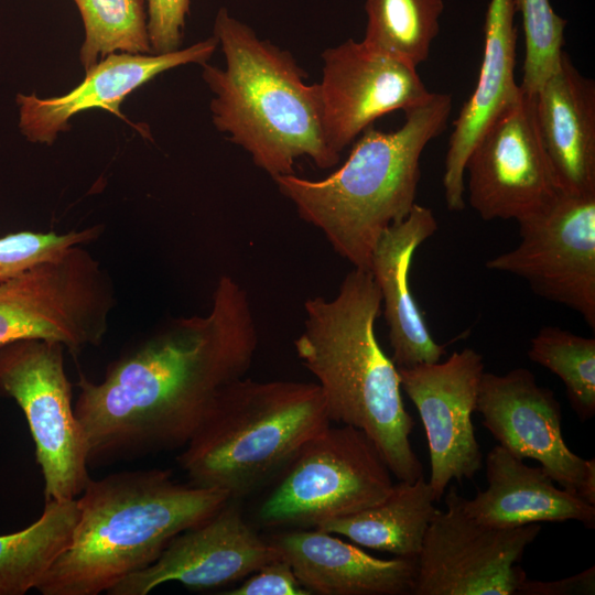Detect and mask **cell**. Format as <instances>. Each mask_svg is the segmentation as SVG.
I'll return each mask as SVG.
<instances>
[{"label":"cell","mask_w":595,"mask_h":595,"mask_svg":"<svg viewBox=\"0 0 595 595\" xmlns=\"http://www.w3.org/2000/svg\"><path fill=\"white\" fill-rule=\"evenodd\" d=\"M205 315L180 317L112 361L79 375L74 404L88 464L185 446L218 392L245 377L258 331L247 291L221 275Z\"/></svg>","instance_id":"cell-1"},{"label":"cell","mask_w":595,"mask_h":595,"mask_svg":"<svg viewBox=\"0 0 595 595\" xmlns=\"http://www.w3.org/2000/svg\"><path fill=\"white\" fill-rule=\"evenodd\" d=\"M381 304L372 273L354 268L335 298L305 301L294 347L318 380L329 421L363 430L391 474L413 482L423 467L410 443L414 422L402 401L398 368L376 338Z\"/></svg>","instance_id":"cell-2"},{"label":"cell","mask_w":595,"mask_h":595,"mask_svg":"<svg viewBox=\"0 0 595 595\" xmlns=\"http://www.w3.org/2000/svg\"><path fill=\"white\" fill-rule=\"evenodd\" d=\"M231 497L175 482L170 470L141 469L88 482L68 547L37 586L42 595L108 593L151 565L170 541L206 520Z\"/></svg>","instance_id":"cell-3"},{"label":"cell","mask_w":595,"mask_h":595,"mask_svg":"<svg viewBox=\"0 0 595 595\" xmlns=\"http://www.w3.org/2000/svg\"><path fill=\"white\" fill-rule=\"evenodd\" d=\"M225 66L205 63L202 77L210 91L212 120L272 178L294 173L295 161L309 158L320 169L338 164L326 144L318 84L291 52L260 39L245 22L220 8L214 34Z\"/></svg>","instance_id":"cell-4"},{"label":"cell","mask_w":595,"mask_h":595,"mask_svg":"<svg viewBox=\"0 0 595 595\" xmlns=\"http://www.w3.org/2000/svg\"><path fill=\"white\" fill-rule=\"evenodd\" d=\"M451 111V95L431 93L404 110L398 130L365 129L343 165L325 178L292 173L273 181L300 217L321 230L340 257L354 268L369 270L381 232L415 204L421 154L446 129Z\"/></svg>","instance_id":"cell-5"},{"label":"cell","mask_w":595,"mask_h":595,"mask_svg":"<svg viewBox=\"0 0 595 595\" xmlns=\"http://www.w3.org/2000/svg\"><path fill=\"white\" fill-rule=\"evenodd\" d=\"M329 424L317 383L242 377L218 392L177 461L191 484L235 499L281 473Z\"/></svg>","instance_id":"cell-6"},{"label":"cell","mask_w":595,"mask_h":595,"mask_svg":"<svg viewBox=\"0 0 595 595\" xmlns=\"http://www.w3.org/2000/svg\"><path fill=\"white\" fill-rule=\"evenodd\" d=\"M392 487L375 442L355 426L329 424L281 470L258 518L267 527L316 528L379 504Z\"/></svg>","instance_id":"cell-7"},{"label":"cell","mask_w":595,"mask_h":595,"mask_svg":"<svg viewBox=\"0 0 595 595\" xmlns=\"http://www.w3.org/2000/svg\"><path fill=\"white\" fill-rule=\"evenodd\" d=\"M65 347L22 338L0 345V394L22 409L44 478L45 501L74 499L88 482V452L75 415Z\"/></svg>","instance_id":"cell-8"},{"label":"cell","mask_w":595,"mask_h":595,"mask_svg":"<svg viewBox=\"0 0 595 595\" xmlns=\"http://www.w3.org/2000/svg\"><path fill=\"white\" fill-rule=\"evenodd\" d=\"M520 242L486 261L524 279L539 296L577 312L595 328V194L560 192L521 218Z\"/></svg>","instance_id":"cell-9"},{"label":"cell","mask_w":595,"mask_h":595,"mask_svg":"<svg viewBox=\"0 0 595 595\" xmlns=\"http://www.w3.org/2000/svg\"><path fill=\"white\" fill-rule=\"evenodd\" d=\"M446 510L433 517L418 556L412 595H516L526 572L518 563L541 526L497 528L470 518L452 486Z\"/></svg>","instance_id":"cell-10"},{"label":"cell","mask_w":595,"mask_h":595,"mask_svg":"<svg viewBox=\"0 0 595 595\" xmlns=\"http://www.w3.org/2000/svg\"><path fill=\"white\" fill-rule=\"evenodd\" d=\"M468 201L484 220L521 218L561 191L536 125L533 96L522 89L485 130L464 167Z\"/></svg>","instance_id":"cell-11"},{"label":"cell","mask_w":595,"mask_h":595,"mask_svg":"<svg viewBox=\"0 0 595 595\" xmlns=\"http://www.w3.org/2000/svg\"><path fill=\"white\" fill-rule=\"evenodd\" d=\"M476 411L500 446L520 459L539 462L560 487L595 505V459L569 448L561 404L529 369L515 368L505 375L484 371Z\"/></svg>","instance_id":"cell-12"},{"label":"cell","mask_w":595,"mask_h":595,"mask_svg":"<svg viewBox=\"0 0 595 595\" xmlns=\"http://www.w3.org/2000/svg\"><path fill=\"white\" fill-rule=\"evenodd\" d=\"M484 371L482 355L468 347L444 361L398 368L401 389L415 405L425 430L429 484L436 501L453 479H472L482 468L472 414Z\"/></svg>","instance_id":"cell-13"},{"label":"cell","mask_w":595,"mask_h":595,"mask_svg":"<svg viewBox=\"0 0 595 595\" xmlns=\"http://www.w3.org/2000/svg\"><path fill=\"white\" fill-rule=\"evenodd\" d=\"M323 133L336 154L380 117L424 101L430 91L416 68L348 39L321 55Z\"/></svg>","instance_id":"cell-14"},{"label":"cell","mask_w":595,"mask_h":595,"mask_svg":"<svg viewBox=\"0 0 595 595\" xmlns=\"http://www.w3.org/2000/svg\"><path fill=\"white\" fill-rule=\"evenodd\" d=\"M216 513L174 537L148 567L115 585L109 595H147L167 582L194 589L213 588L239 581L281 558L246 522L230 502Z\"/></svg>","instance_id":"cell-15"},{"label":"cell","mask_w":595,"mask_h":595,"mask_svg":"<svg viewBox=\"0 0 595 595\" xmlns=\"http://www.w3.org/2000/svg\"><path fill=\"white\" fill-rule=\"evenodd\" d=\"M217 47V40L210 36L165 54L111 53L86 71L85 79L65 95L18 94L19 128L29 141L52 144L82 111L101 108L122 117L120 105L134 89L171 68L208 63Z\"/></svg>","instance_id":"cell-16"},{"label":"cell","mask_w":595,"mask_h":595,"mask_svg":"<svg viewBox=\"0 0 595 595\" xmlns=\"http://www.w3.org/2000/svg\"><path fill=\"white\" fill-rule=\"evenodd\" d=\"M515 1L490 0L476 87L454 121L445 158L443 185L450 210L464 209V167L469 152L490 123L521 94L515 79L517 28Z\"/></svg>","instance_id":"cell-17"},{"label":"cell","mask_w":595,"mask_h":595,"mask_svg":"<svg viewBox=\"0 0 595 595\" xmlns=\"http://www.w3.org/2000/svg\"><path fill=\"white\" fill-rule=\"evenodd\" d=\"M436 229L433 212L415 203L402 220L381 232L371 252L369 271L380 290L397 368L437 363L445 355L444 346L431 336L409 283L415 250Z\"/></svg>","instance_id":"cell-18"},{"label":"cell","mask_w":595,"mask_h":595,"mask_svg":"<svg viewBox=\"0 0 595 595\" xmlns=\"http://www.w3.org/2000/svg\"><path fill=\"white\" fill-rule=\"evenodd\" d=\"M313 529L283 532L271 542L311 594H413L418 558H375L334 533Z\"/></svg>","instance_id":"cell-19"},{"label":"cell","mask_w":595,"mask_h":595,"mask_svg":"<svg viewBox=\"0 0 595 595\" xmlns=\"http://www.w3.org/2000/svg\"><path fill=\"white\" fill-rule=\"evenodd\" d=\"M539 137L561 192L595 194V84L564 52L533 95Z\"/></svg>","instance_id":"cell-20"},{"label":"cell","mask_w":595,"mask_h":595,"mask_svg":"<svg viewBox=\"0 0 595 595\" xmlns=\"http://www.w3.org/2000/svg\"><path fill=\"white\" fill-rule=\"evenodd\" d=\"M488 487L473 499L461 496L465 513L497 528L575 520L595 526V505L554 485L541 466L532 467L499 444L486 456Z\"/></svg>","instance_id":"cell-21"},{"label":"cell","mask_w":595,"mask_h":595,"mask_svg":"<svg viewBox=\"0 0 595 595\" xmlns=\"http://www.w3.org/2000/svg\"><path fill=\"white\" fill-rule=\"evenodd\" d=\"M434 493L420 476L399 480L379 504L322 522L316 528L346 537L358 545L402 558H418L428 528L439 510Z\"/></svg>","instance_id":"cell-22"},{"label":"cell","mask_w":595,"mask_h":595,"mask_svg":"<svg viewBox=\"0 0 595 595\" xmlns=\"http://www.w3.org/2000/svg\"><path fill=\"white\" fill-rule=\"evenodd\" d=\"M79 515L76 498L48 500L32 524L0 536V595H23L37 588L68 547Z\"/></svg>","instance_id":"cell-23"},{"label":"cell","mask_w":595,"mask_h":595,"mask_svg":"<svg viewBox=\"0 0 595 595\" xmlns=\"http://www.w3.org/2000/svg\"><path fill=\"white\" fill-rule=\"evenodd\" d=\"M443 0H366L363 43L416 68L440 32Z\"/></svg>","instance_id":"cell-24"},{"label":"cell","mask_w":595,"mask_h":595,"mask_svg":"<svg viewBox=\"0 0 595 595\" xmlns=\"http://www.w3.org/2000/svg\"><path fill=\"white\" fill-rule=\"evenodd\" d=\"M85 28L86 71L111 53L152 54L144 0H74Z\"/></svg>","instance_id":"cell-25"},{"label":"cell","mask_w":595,"mask_h":595,"mask_svg":"<svg viewBox=\"0 0 595 595\" xmlns=\"http://www.w3.org/2000/svg\"><path fill=\"white\" fill-rule=\"evenodd\" d=\"M528 357L563 382L581 421L595 414V339L558 326H544L530 340Z\"/></svg>","instance_id":"cell-26"},{"label":"cell","mask_w":595,"mask_h":595,"mask_svg":"<svg viewBox=\"0 0 595 595\" xmlns=\"http://www.w3.org/2000/svg\"><path fill=\"white\" fill-rule=\"evenodd\" d=\"M520 12L526 54L521 89L533 96L559 68L564 54L566 21L552 9L549 0H513Z\"/></svg>","instance_id":"cell-27"},{"label":"cell","mask_w":595,"mask_h":595,"mask_svg":"<svg viewBox=\"0 0 595 595\" xmlns=\"http://www.w3.org/2000/svg\"><path fill=\"white\" fill-rule=\"evenodd\" d=\"M101 234L95 226L65 234L20 231L0 238V280L17 275L68 248L85 245Z\"/></svg>","instance_id":"cell-28"},{"label":"cell","mask_w":595,"mask_h":595,"mask_svg":"<svg viewBox=\"0 0 595 595\" xmlns=\"http://www.w3.org/2000/svg\"><path fill=\"white\" fill-rule=\"evenodd\" d=\"M191 0H148V32L152 54L181 48Z\"/></svg>","instance_id":"cell-29"},{"label":"cell","mask_w":595,"mask_h":595,"mask_svg":"<svg viewBox=\"0 0 595 595\" xmlns=\"http://www.w3.org/2000/svg\"><path fill=\"white\" fill-rule=\"evenodd\" d=\"M226 595H310L282 556L271 561Z\"/></svg>","instance_id":"cell-30"},{"label":"cell","mask_w":595,"mask_h":595,"mask_svg":"<svg viewBox=\"0 0 595 595\" xmlns=\"http://www.w3.org/2000/svg\"><path fill=\"white\" fill-rule=\"evenodd\" d=\"M595 569L594 566L566 578L541 582L526 578L518 591L520 595H575L594 594Z\"/></svg>","instance_id":"cell-31"}]
</instances>
